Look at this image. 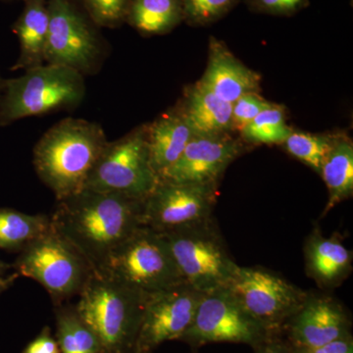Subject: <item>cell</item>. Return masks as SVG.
Here are the masks:
<instances>
[{"label": "cell", "mask_w": 353, "mask_h": 353, "mask_svg": "<svg viewBox=\"0 0 353 353\" xmlns=\"http://www.w3.org/2000/svg\"><path fill=\"white\" fill-rule=\"evenodd\" d=\"M143 201L83 189L57 201L51 226L94 271L143 224Z\"/></svg>", "instance_id": "6da1fadb"}, {"label": "cell", "mask_w": 353, "mask_h": 353, "mask_svg": "<svg viewBox=\"0 0 353 353\" xmlns=\"http://www.w3.org/2000/svg\"><path fill=\"white\" fill-rule=\"evenodd\" d=\"M108 139L99 123L66 118L44 132L32 150L39 180L57 201L83 190Z\"/></svg>", "instance_id": "7a4b0ae2"}, {"label": "cell", "mask_w": 353, "mask_h": 353, "mask_svg": "<svg viewBox=\"0 0 353 353\" xmlns=\"http://www.w3.org/2000/svg\"><path fill=\"white\" fill-rule=\"evenodd\" d=\"M148 296L94 271L74 305L104 353H134Z\"/></svg>", "instance_id": "3957f363"}, {"label": "cell", "mask_w": 353, "mask_h": 353, "mask_svg": "<svg viewBox=\"0 0 353 353\" xmlns=\"http://www.w3.org/2000/svg\"><path fill=\"white\" fill-rule=\"evenodd\" d=\"M85 76L60 65L43 64L8 79L0 97V127L25 118L73 110L85 97Z\"/></svg>", "instance_id": "277c9868"}, {"label": "cell", "mask_w": 353, "mask_h": 353, "mask_svg": "<svg viewBox=\"0 0 353 353\" xmlns=\"http://www.w3.org/2000/svg\"><path fill=\"white\" fill-rule=\"evenodd\" d=\"M14 268L18 275L38 282L54 306L79 296L94 269L52 226L19 252Z\"/></svg>", "instance_id": "5b68a950"}, {"label": "cell", "mask_w": 353, "mask_h": 353, "mask_svg": "<svg viewBox=\"0 0 353 353\" xmlns=\"http://www.w3.org/2000/svg\"><path fill=\"white\" fill-rule=\"evenodd\" d=\"M95 272L146 294L185 283L163 236L145 226L118 245Z\"/></svg>", "instance_id": "8992f818"}, {"label": "cell", "mask_w": 353, "mask_h": 353, "mask_svg": "<svg viewBox=\"0 0 353 353\" xmlns=\"http://www.w3.org/2000/svg\"><path fill=\"white\" fill-rule=\"evenodd\" d=\"M161 234L183 281L201 292L226 287L239 265L214 217Z\"/></svg>", "instance_id": "52a82bcc"}, {"label": "cell", "mask_w": 353, "mask_h": 353, "mask_svg": "<svg viewBox=\"0 0 353 353\" xmlns=\"http://www.w3.org/2000/svg\"><path fill=\"white\" fill-rule=\"evenodd\" d=\"M158 181L150 162L146 125H143L108 141L83 189L145 201Z\"/></svg>", "instance_id": "ba28073f"}, {"label": "cell", "mask_w": 353, "mask_h": 353, "mask_svg": "<svg viewBox=\"0 0 353 353\" xmlns=\"http://www.w3.org/2000/svg\"><path fill=\"white\" fill-rule=\"evenodd\" d=\"M50 26L46 63L92 75L104 60V44L94 23L75 0H48Z\"/></svg>", "instance_id": "9c48e42d"}, {"label": "cell", "mask_w": 353, "mask_h": 353, "mask_svg": "<svg viewBox=\"0 0 353 353\" xmlns=\"http://www.w3.org/2000/svg\"><path fill=\"white\" fill-rule=\"evenodd\" d=\"M272 336L248 314L229 288L204 292L194 321L180 341L199 350L209 343H243L259 347Z\"/></svg>", "instance_id": "30bf717a"}, {"label": "cell", "mask_w": 353, "mask_h": 353, "mask_svg": "<svg viewBox=\"0 0 353 353\" xmlns=\"http://www.w3.org/2000/svg\"><path fill=\"white\" fill-rule=\"evenodd\" d=\"M253 319L272 336H282L308 292L260 267L238 266L226 285Z\"/></svg>", "instance_id": "8fae6325"}, {"label": "cell", "mask_w": 353, "mask_h": 353, "mask_svg": "<svg viewBox=\"0 0 353 353\" xmlns=\"http://www.w3.org/2000/svg\"><path fill=\"white\" fill-rule=\"evenodd\" d=\"M217 188L159 179L143 201V226L165 233L210 219L217 202Z\"/></svg>", "instance_id": "7c38bea8"}, {"label": "cell", "mask_w": 353, "mask_h": 353, "mask_svg": "<svg viewBox=\"0 0 353 353\" xmlns=\"http://www.w3.org/2000/svg\"><path fill=\"white\" fill-rule=\"evenodd\" d=\"M204 292L187 283L148 296L136 352H153L162 343L179 341L194 321Z\"/></svg>", "instance_id": "4fadbf2b"}, {"label": "cell", "mask_w": 353, "mask_h": 353, "mask_svg": "<svg viewBox=\"0 0 353 353\" xmlns=\"http://www.w3.org/2000/svg\"><path fill=\"white\" fill-rule=\"evenodd\" d=\"M352 323L343 304L326 294H307L287 322L282 336L292 347H320L352 336Z\"/></svg>", "instance_id": "5bb4252c"}, {"label": "cell", "mask_w": 353, "mask_h": 353, "mask_svg": "<svg viewBox=\"0 0 353 353\" xmlns=\"http://www.w3.org/2000/svg\"><path fill=\"white\" fill-rule=\"evenodd\" d=\"M243 146L229 134L194 136L182 155L159 176L173 183L218 185L228 166L240 157Z\"/></svg>", "instance_id": "9a60e30c"}, {"label": "cell", "mask_w": 353, "mask_h": 353, "mask_svg": "<svg viewBox=\"0 0 353 353\" xmlns=\"http://www.w3.org/2000/svg\"><path fill=\"white\" fill-rule=\"evenodd\" d=\"M260 77L241 63L224 43L211 38L208 63L199 83L222 101L233 104L241 95L257 92Z\"/></svg>", "instance_id": "2e32d148"}, {"label": "cell", "mask_w": 353, "mask_h": 353, "mask_svg": "<svg viewBox=\"0 0 353 353\" xmlns=\"http://www.w3.org/2000/svg\"><path fill=\"white\" fill-rule=\"evenodd\" d=\"M308 277L323 289H334L347 280L352 270V252L336 234L326 238L319 229L313 230L304 245Z\"/></svg>", "instance_id": "e0dca14e"}, {"label": "cell", "mask_w": 353, "mask_h": 353, "mask_svg": "<svg viewBox=\"0 0 353 353\" xmlns=\"http://www.w3.org/2000/svg\"><path fill=\"white\" fill-rule=\"evenodd\" d=\"M194 136H215L233 130V104L197 83L188 88L178 108Z\"/></svg>", "instance_id": "ac0fdd59"}, {"label": "cell", "mask_w": 353, "mask_h": 353, "mask_svg": "<svg viewBox=\"0 0 353 353\" xmlns=\"http://www.w3.org/2000/svg\"><path fill=\"white\" fill-rule=\"evenodd\" d=\"M22 13L13 26L20 44V54L12 71L36 68L46 64L50 14L48 0H24Z\"/></svg>", "instance_id": "d6986e66"}, {"label": "cell", "mask_w": 353, "mask_h": 353, "mask_svg": "<svg viewBox=\"0 0 353 353\" xmlns=\"http://www.w3.org/2000/svg\"><path fill=\"white\" fill-rule=\"evenodd\" d=\"M146 134L150 162L158 176L175 163L194 136L178 108L146 125Z\"/></svg>", "instance_id": "ffe728a7"}, {"label": "cell", "mask_w": 353, "mask_h": 353, "mask_svg": "<svg viewBox=\"0 0 353 353\" xmlns=\"http://www.w3.org/2000/svg\"><path fill=\"white\" fill-rule=\"evenodd\" d=\"M320 176L329 190L328 202L323 212L325 216L353 194V145L347 137L336 134Z\"/></svg>", "instance_id": "44dd1931"}, {"label": "cell", "mask_w": 353, "mask_h": 353, "mask_svg": "<svg viewBox=\"0 0 353 353\" xmlns=\"http://www.w3.org/2000/svg\"><path fill=\"white\" fill-rule=\"evenodd\" d=\"M183 19L180 0H132L126 23L145 34L171 32Z\"/></svg>", "instance_id": "7402d4cb"}, {"label": "cell", "mask_w": 353, "mask_h": 353, "mask_svg": "<svg viewBox=\"0 0 353 353\" xmlns=\"http://www.w3.org/2000/svg\"><path fill=\"white\" fill-rule=\"evenodd\" d=\"M55 326L61 353H104L99 336L81 317L75 305L54 306Z\"/></svg>", "instance_id": "603a6c76"}, {"label": "cell", "mask_w": 353, "mask_h": 353, "mask_svg": "<svg viewBox=\"0 0 353 353\" xmlns=\"http://www.w3.org/2000/svg\"><path fill=\"white\" fill-rule=\"evenodd\" d=\"M50 217L0 209V248L20 252L50 229Z\"/></svg>", "instance_id": "cb8c5ba5"}, {"label": "cell", "mask_w": 353, "mask_h": 353, "mask_svg": "<svg viewBox=\"0 0 353 353\" xmlns=\"http://www.w3.org/2000/svg\"><path fill=\"white\" fill-rule=\"evenodd\" d=\"M292 132L285 122L284 109L272 103L241 131L246 143L252 145L283 143Z\"/></svg>", "instance_id": "d4e9b609"}, {"label": "cell", "mask_w": 353, "mask_h": 353, "mask_svg": "<svg viewBox=\"0 0 353 353\" xmlns=\"http://www.w3.org/2000/svg\"><path fill=\"white\" fill-rule=\"evenodd\" d=\"M334 139L336 136L330 134L292 131L283 145L290 155L301 160L320 175L323 163L333 148Z\"/></svg>", "instance_id": "484cf974"}, {"label": "cell", "mask_w": 353, "mask_h": 353, "mask_svg": "<svg viewBox=\"0 0 353 353\" xmlns=\"http://www.w3.org/2000/svg\"><path fill=\"white\" fill-rule=\"evenodd\" d=\"M132 0H80L83 10L95 26L101 28L119 27L126 23Z\"/></svg>", "instance_id": "4316f807"}, {"label": "cell", "mask_w": 353, "mask_h": 353, "mask_svg": "<svg viewBox=\"0 0 353 353\" xmlns=\"http://www.w3.org/2000/svg\"><path fill=\"white\" fill-rule=\"evenodd\" d=\"M183 18L197 24L212 22L226 13L234 0H180Z\"/></svg>", "instance_id": "83f0119b"}, {"label": "cell", "mask_w": 353, "mask_h": 353, "mask_svg": "<svg viewBox=\"0 0 353 353\" xmlns=\"http://www.w3.org/2000/svg\"><path fill=\"white\" fill-rule=\"evenodd\" d=\"M270 104V102L264 101L262 97H260L257 92L241 95L240 99H236L233 103V112H232L233 129L241 131Z\"/></svg>", "instance_id": "f1b7e54d"}, {"label": "cell", "mask_w": 353, "mask_h": 353, "mask_svg": "<svg viewBox=\"0 0 353 353\" xmlns=\"http://www.w3.org/2000/svg\"><path fill=\"white\" fill-rule=\"evenodd\" d=\"M22 353H61V350L50 327L46 326Z\"/></svg>", "instance_id": "f546056e"}, {"label": "cell", "mask_w": 353, "mask_h": 353, "mask_svg": "<svg viewBox=\"0 0 353 353\" xmlns=\"http://www.w3.org/2000/svg\"><path fill=\"white\" fill-rule=\"evenodd\" d=\"M306 0H253L254 6L271 14H292L303 8Z\"/></svg>", "instance_id": "4dcf8cb0"}, {"label": "cell", "mask_w": 353, "mask_h": 353, "mask_svg": "<svg viewBox=\"0 0 353 353\" xmlns=\"http://www.w3.org/2000/svg\"><path fill=\"white\" fill-rule=\"evenodd\" d=\"M294 353H353L352 336L340 339L320 345V347L309 348L294 347Z\"/></svg>", "instance_id": "1f68e13d"}, {"label": "cell", "mask_w": 353, "mask_h": 353, "mask_svg": "<svg viewBox=\"0 0 353 353\" xmlns=\"http://www.w3.org/2000/svg\"><path fill=\"white\" fill-rule=\"evenodd\" d=\"M253 350V353H294V347L283 336H271Z\"/></svg>", "instance_id": "d6a6232c"}, {"label": "cell", "mask_w": 353, "mask_h": 353, "mask_svg": "<svg viewBox=\"0 0 353 353\" xmlns=\"http://www.w3.org/2000/svg\"><path fill=\"white\" fill-rule=\"evenodd\" d=\"M18 276L19 275H18L17 273L14 274L12 276H8V277H4L3 275H0V294L9 289V287L13 284L14 281L17 279Z\"/></svg>", "instance_id": "836d02e7"}, {"label": "cell", "mask_w": 353, "mask_h": 353, "mask_svg": "<svg viewBox=\"0 0 353 353\" xmlns=\"http://www.w3.org/2000/svg\"><path fill=\"white\" fill-rule=\"evenodd\" d=\"M9 268H11L10 265L6 263V262L1 261L0 260V275H3L4 273L7 270H8Z\"/></svg>", "instance_id": "e575fe53"}, {"label": "cell", "mask_w": 353, "mask_h": 353, "mask_svg": "<svg viewBox=\"0 0 353 353\" xmlns=\"http://www.w3.org/2000/svg\"><path fill=\"white\" fill-rule=\"evenodd\" d=\"M4 83H6V79L2 78L0 75V97H1L2 92H3Z\"/></svg>", "instance_id": "d590c367"}, {"label": "cell", "mask_w": 353, "mask_h": 353, "mask_svg": "<svg viewBox=\"0 0 353 353\" xmlns=\"http://www.w3.org/2000/svg\"><path fill=\"white\" fill-rule=\"evenodd\" d=\"M1 1L11 2V1H17V0H1Z\"/></svg>", "instance_id": "8d00e7d4"}, {"label": "cell", "mask_w": 353, "mask_h": 353, "mask_svg": "<svg viewBox=\"0 0 353 353\" xmlns=\"http://www.w3.org/2000/svg\"><path fill=\"white\" fill-rule=\"evenodd\" d=\"M190 353H199V352H197L196 350H194V352H192Z\"/></svg>", "instance_id": "74e56055"}, {"label": "cell", "mask_w": 353, "mask_h": 353, "mask_svg": "<svg viewBox=\"0 0 353 353\" xmlns=\"http://www.w3.org/2000/svg\"><path fill=\"white\" fill-rule=\"evenodd\" d=\"M148 353H153V352H148Z\"/></svg>", "instance_id": "f35d334b"}]
</instances>
